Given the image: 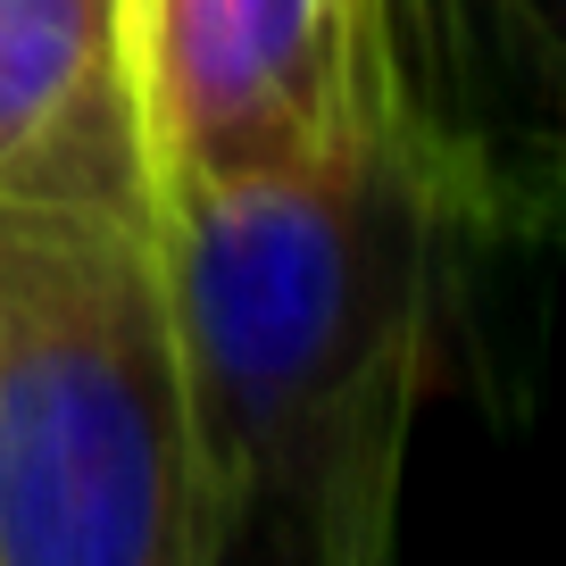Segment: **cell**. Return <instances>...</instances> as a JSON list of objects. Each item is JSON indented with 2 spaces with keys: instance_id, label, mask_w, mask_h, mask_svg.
<instances>
[{
  "instance_id": "obj_1",
  "label": "cell",
  "mask_w": 566,
  "mask_h": 566,
  "mask_svg": "<svg viewBox=\"0 0 566 566\" xmlns=\"http://www.w3.org/2000/svg\"><path fill=\"white\" fill-rule=\"evenodd\" d=\"M467 217L391 134L159 200L209 566H391Z\"/></svg>"
},
{
  "instance_id": "obj_2",
  "label": "cell",
  "mask_w": 566,
  "mask_h": 566,
  "mask_svg": "<svg viewBox=\"0 0 566 566\" xmlns=\"http://www.w3.org/2000/svg\"><path fill=\"white\" fill-rule=\"evenodd\" d=\"M0 566H209L159 192L0 200Z\"/></svg>"
},
{
  "instance_id": "obj_3",
  "label": "cell",
  "mask_w": 566,
  "mask_h": 566,
  "mask_svg": "<svg viewBox=\"0 0 566 566\" xmlns=\"http://www.w3.org/2000/svg\"><path fill=\"white\" fill-rule=\"evenodd\" d=\"M150 192L301 176L384 134L367 0H125Z\"/></svg>"
},
{
  "instance_id": "obj_4",
  "label": "cell",
  "mask_w": 566,
  "mask_h": 566,
  "mask_svg": "<svg viewBox=\"0 0 566 566\" xmlns=\"http://www.w3.org/2000/svg\"><path fill=\"white\" fill-rule=\"evenodd\" d=\"M150 192L125 0H0V200Z\"/></svg>"
}]
</instances>
